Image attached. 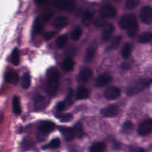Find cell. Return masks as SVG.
<instances>
[{
  "instance_id": "obj_45",
  "label": "cell",
  "mask_w": 152,
  "mask_h": 152,
  "mask_svg": "<svg viewBox=\"0 0 152 152\" xmlns=\"http://www.w3.org/2000/svg\"><path fill=\"white\" fill-rule=\"evenodd\" d=\"M47 0H34V2L38 4V5H40L42 4L43 3H44L45 2H46Z\"/></svg>"
},
{
  "instance_id": "obj_7",
  "label": "cell",
  "mask_w": 152,
  "mask_h": 152,
  "mask_svg": "<svg viewBox=\"0 0 152 152\" xmlns=\"http://www.w3.org/2000/svg\"><path fill=\"white\" fill-rule=\"evenodd\" d=\"M119 112V107L116 104H111L103 108L100 111V114L106 118L114 117L118 115Z\"/></svg>"
},
{
  "instance_id": "obj_29",
  "label": "cell",
  "mask_w": 152,
  "mask_h": 152,
  "mask_svg": "<svg viewBox=\"0 0 152 152\" xmlns=\"http://www.w3.org/2000/svg\"><path fill=\"white\" fill-rule=\"evenodd\" d=\"M55 117L62 122H69L73 118V116L71 113H58L55 115Z\"/></svg>"
},
{
  "instance_id": "obj_44",
  "label": "cell",
  "mask_w": 152,
  "mask_h": 152,
  "mask_svg": "<svg viewBox=\"0 0 152 152\" xmlns=\"http://www.w3.org/2000/svg\"><path fill=\"white\" fill-rule=\"evenodd\" d=\"M121 68L123 69H128L131 68V64L129 62H123L121 65Z\"/></svg>"
},
{
  "instance_id": "obj_34",
  "label": "cell",
  "mask_w": 152,
  "mask_h": 152,
  "mask_svg": "<svg viewBox=\"0 0 152 152\" xmlns=\"http://www.w3.org/2000/svg\"><path fill=\"white\" fill-rule=\"evenodd\" d=\"M121 40V36H118L115 37L111 41L110 45L108 47V50H113L116 49L118 45H119V43Z\"/></svg>"
},
{
  "instance_id": "obj_6",
  "label": "cell",
  "mask_w": 152,
  "mask_h": 152,
  "mask_svg": "<svg viewBox=\"0 0 152 152\" xmlns=\"http://www.w3.org/2000/svg\"><path fill=\"white\" fill-rule=\"evenodd\" d=\"M55 128V124L49 121H43L39 126V132L42 136H46Z\"/></svg>"
},
{
  "instance_id": "obj_40",
  "label": "cell",
  "mask_w": 152,
  "mask_h": 152,
  "mask_svg": "<svg viewBox=\"0 0 152 152\" xmlns=\"http://www.w3.org/2000/svg\"><path fill=\"white\" fill-rule=\"evenodd\" d=\"M72 90L71 88L69 89V91L67 94V96L64 101V102L66 104V107L67 106H69L70 105L72 104Z\"/></svg>"
},
{
  "instance_id": "obj_28",
  "label": "cell",
  "mask_w": 152,
  "mask_h": 152,
  "mask_svg": "<svg viewBox=\"0 0 152 152\" xmlns=\"http://www.w3.org/2000/svg\"><path fill=\"white\" fill-rule=\"evenodd\" d=\"M11 62L14 66H17L20 64V54L17 48H14L11 53Z\"/></svg>"
},
{
  "instance_id": "obj_21",
  "label": "cell",
  "mask_w": 152,
  "mask_h": 152,
  "mask_svg": "<svg viewBox=\"0 0 152 152\" xmlns=\"http://www.w3.org/2000/svg\"><path fill=\"white\" fill-rule=\"evenodd\" d=\"M60 145H61L60 140L58 138H55L53 140H52L49 142V143L42 146V148L43 149H48V148L56 149L59 148Z\"/></svg>"
},
{
  "instance_id": "obj_23",
  "label": "cell",
  "mask_w": 152,
  "mask_h": 152,
  "mask_svg": "<svg viewBox=\"0 0 152 152\" xmlns=\"http://www.w3.org/2000/svg\"><path fill=\"white\" fill-rule=\"evenodd\" d=\"M134 129V125L132 122L127 121L125 122L122 126V132L125 134H131Z\"/></svg>"
},
{
  "instance_id": "obj_36",
  "label": "cell",
  "mask_w": 152,
  "mask_h": 152,
  "mask_svg": "<svg viewBox=\"0 0 152 152\" xmlns=\"http://www.w3.org/2000/svg\"><path fill=\"white\" fill-rule=\"evenodd\" d=\"M33 30L36 33H40L43 30L42 25L39 18H36L33 24Z\"/></svg>"
},
{
  "instance_id": "obj_26",
  "label": "cell",
  "mask_w": 152,
  "mask_h": 152,
  "mask_svg": "<svg viewBox=\"0 0 152 152\" xmlns=\"http://www.w3.org/2000/svg\"><path fill=\"white\" fill-rule=\"evenodd\" d=\"M68 42V36L66 34H62L59 36L56 40V44L58 48L61 49L63 48L66 44Z\"/></svg>"
},
{
  "instance_id": "obj_18",
  "label": "cell",
  "mask_w": 152,
  "mask_h": 152,
  "mask_svg": "<svg viewBox=\"0 0 152 152\" xmlns=\"http://www.w3.org/2000/svg\"><path fill=\"white\" fill-rule=\"evenodd\" d=\"M89 90L83 86H80L77 88L76 93V98L77 100H83L87 98L89 96Z\"/></svg>"
},
{
  "instance_id": "obj_24",
  "label": "cell",
  "mask_w": 152,
  "mask_h": 152,
  "mask_svg": "<svg viewBox=\"0 0 152 152\" xmlns=\"http://www.w3.org/2000/svg\"><path fill=\"white\" fill-rule=\"evenodd\" d=\"M106 149V144L103 142H98L93 144L90 148V151L91 152H100Z\"/></svg>"
},
{
  "instance_id": "obj_12",
  "label": "cell",
  "mask_w": 152,
  "mask_h": 152,
  "mask_svg": "<svg viewBox=\"0 0 152 152\" xmlns=\"http://www.w3.org/2000/svg\"><path fill=\"white\" fill-rule=\"evenodd\" d=\"M112 80V77L107 73H104L99 75L95 81V86L97 87H104L107 85Z\"/></svg>"
},
{
  "instance_id": "obj_20",
  "label": "cell",
  "mask_w": 152,
  "mask_h": 152,
  "mask_svg": "<svg viewBox=\"0 0 152 152\" xmlns=\"http://www.w3.org/2000/svg\"><path fill=\"white\" fill-rule=\"evenodd\" d=\"M12 109L16 115H20L21 113V107L20 99L17 96H14L12 99Z\"/></svg>"
},
{
  "instance_id": "obj_42",
  "label": "cell",
  "mask_w": 152,
  "mask_h": 152,
  "mask_svg": "<svg viewBox=\"0 0 152 152\" xmlns=\"http://www.w3.org/2000/svg\"><path fill=\"white\" fill-rule=\"evenodd\" d=\"M66 107V104L64 102H59L56 104V109L57 111L58 112H62L64 110H65Z\"/></svg>"
},
{
  "instance_id": "obj_4",
  "label": "cell",
  "mask_w": 152,
  "mask_h": 152,
  "mask_svg": "<svg viewBox=\"0 0 152 152\" xmlns=\"http://www.w3.org/2000/svg\"><path fill=\"white\" fill-rule=\"evenodd\" d=\"M152 132V119H147L140 124L138 128V133L141 136H145Z\"/></svg>"
},
{
  "instance_id": "obj_37",
  "label": "cell",
  "mask_w": 152,
  "mask_h": 152,
  "mask_svg": "<svg viewBox=\"0 0 152 152\" xmlns=\"http://www.w3.org/2000/svg\"><path fill=\"white\" fill-rule=\"evenodd\" d=\"M53 15V11L51 10H46L43 11L42 15V19L43 21H48Z\"/></svg>"
},
{
  "instance_id": "obj_5",
  "label": "cell",
  "mask_w": 152,
  "mask_h": 152,
  "mask_svg": "<svg viewBox=\"0 0 152 152\" xmlns=\"http://www.w3.org/2000/svg\"><path fill=\"white\" fill-rule=\"evenodd\" d=\"M141 21L145 24H150L152 23V8L148 6L144 7L140 14Z\"/></svg>"
},
{
  "instance_id": "obj_8",
  "label": "cell",
  "mask_w": 152,
  "mask_h": 152,
  "mask_svg": "<svg viewBox=\"0 0 152 152\" xmlns=\"http://www.w3.org/2000/svg\"><path fill=\"white\" fill-rule=\"evenodd\" d=\"M121 94V90L115 86L108 87L104 92V97L108 100H113L117 99Z\"/></svg>"
},
{
  "instance_id": "obj_33",
  "label": "cell",
  "mask_w": 152,
  "mask_h": 152,
  "mask_svg": "<svg viewBox=\"0 0 152 152\" xmlns=\"http://www.w3.org/2000/svg\"><path fill=\"white\" fill-rule=\"evenodd\" d=\"M131 51H132V48L130 44H126L124 48H122V52H121V55L124 58H128L131 53Z\"/></svg>"
},
{
  "instance_id": "obj_14",
  "label": "cell",
  "mask_w": 152,
  "mask_h": 152,
  "mask_svg": "<svg viewBox=\"0 0 152 152\" xmlns=\"http://www.w3.org/2000/svg\"><path fill=\"white\" fill-rule=\"evenodd\" d=\"M115 28L114 26L112 24H107L106 25L104 26V27L103 30L102 31V39L104 41H106L109 40Z\"/></svg>"
},
{
  "instance_id": "obj_1",
  "label": "cell",
  "mask_w": 152,
  "mask_h": 152,
  "mask_svg": "<svg viewBox=\"0 0 152 152\" xmlns=\"http://www.w3.org/2000/svg\"><path fill=\"white\" fill-rule=\"evenodd\" d=\"M48 86L47 91L50 96H54L56 93L60 78L59 72L55 68H50L48 71Z\"/></svg>"
},
{
  "instance_id": "obj_32",
  "label": "cell",
  "mask_w": 152,
  "mask_h": 152,
  "mask_svg": "<svg viewBox=\"0 0 152 152\" xmlns=\"http://www.w3.org/2000/svg\"><path fill=\"white\" fill-rule=\"evenodd\" d=\"M82 29L80 27H75L71 32V37L72 39L74 40H77L78 39H79V38L82 34Z\"/></svg>"
},
{
  "instance_id": "obj_2",
  "label": "cell",
  "mask_w": 152,
  "mask_h": 152,
  "mask_svg": "<svg viewBox=\"0 0 152 152\" xmlns=\"http://www.w3.org/2000/svg\"><path fill=\"white\" fill-rule=\"evenodd\" d=\"M152 83V79H139L132 82L126 88V94L128 96L135 95Z\"/></svg>"
},
{
  "instance_id": "obj_27",
  "label": "cell",
  "mask_w": 152,
  "mask_h": 152,
  "mask_svg": "<svg viewBox=\"0 0 152 152\" xmlns=\"http://www.w3.org/2000/svg\"><path fill=\"white\" fill-rule=\"evenodd\" d=\"M96 49L95 46H91L87 49L85 56V61L87 62H91L93 59L96 53Z\"/></svg>"
},
{
  "instance_id": "obj_11",
  "label": "cell",
  "mask_w": 152,
  "mask_h": 152,
  "mask_svg": "<svg viewBox=\"0 0 152 152\" xmlns=\"http://www.w3.org/2000/svg\"><path fill=\"white\" fill-rule=\"evenodd\" d=\"M33 104L34 108L36 110H40L43 109L46 105L45 97L38 93L35 94L33 97Z\"/></svg>"
},
{
  "instance_id": "obj_10",
  "label": "cell",
  "mask_w": 152,
  "mask_h": 152,
  "mask_svg": "<svg viewBox=\"0 0 152 152\" xmlns=\"http://www.w3.org/2000/svg\"><path fill=\"white\" fill-rule=\"evenodd\" d=\"M116 8L110 5H106L102 7L100 9V15L105 18L113 17L116 14Z\"/></svg>"
},
{
  "instance_id": "obj_19",
  "label": "cell",
  "mask_w": 152,
  "mask_h": 152,
  "mask_svg": "<svg viewBox=\"0 0 152 152\" xmlns=\"http://www.w3.org/2000/svg\"><path fill=\"white\" fill-rule=\"evenodd\" d=\"M75 137L78 138H81L84 135V131L83 129V124L80 122L76 123L72 128Z\"/></svg>"
},
{
  "instance_id": "obj_22",
  "label": "cell",
  "mask_w": 152,
  "mask_h": 152,
  "mask_svg": "<svg viewBox=\"0 0 152 152\" xmlns=\"http://www.w3.org/2000/svg\"><path fill=\"white\" fill-rule=\"evenodd\" d=\"M152 40V33L144 32L141 34L138 39V41L140 43H147Z\"/></svg>"
},
{
  "instance_id": "obj_25",
  "label": "cell",
  "mask_w": 152,
  "mask_h": 152,
  "mask_svg": "<svg viewBox=\"0 0 152 152\" xmlns=\"http://www.w3.org/2000/svg\"><path fill=\"white\" fill-rule=\"evenodd\" d=\"M93 13L90 11H86L82 18V23L86 26H89L93 20Z\"/></svg>"
},
{
  "instance_id": "obj_17",
  "label": "cell",
  "mask_w": 152,
  "mask_h": 152,
  "mask_svg": "<svg viewBox=\"0 0 152 152\" xmlns=\"http://www.w3.org/2000/svg\"><path fill=\"white\" fill-rule=\"evenodd\" d=\"M74 66V62L72 59L67 58L65 59L61 64V68L65 72H69L72 71Z\"/></svg>"
},
{
  "instance_id": "obj_16",
  "label": "cell",
  "mask_w": 152,
  "mask_h": 152,
  "mask_svg": "<svg viewBox=\"0 0 152 152\" xmlns=\"http://www.w3.org/2000/svg\"><path fill=\"white\" fill-rule=\"evenodd\" d=\"M68 24V20L64 16L57 17L53 22V25L55 28H62L66 26Z\"/></svg>"
},
{
  "instance_id": "obj_35",
  "label": "cell",
  "mask_w": 152,
  "mask_h": 152,
  "mask_svg": "<svg viewBox=\"0 0 152 152\" xmlns=\"http://www.w3.org/2000/svg\"><path fill=\"white\" fill-rule=\"evenodd\" d=\"M94 24L97 27H101L104 26L105 25L107 24L106 18L100 15V17H97L96 19V20H95V21L94 23Z\"/></svg>"
},
{
  "instance_id": "obj_39",
  "label": "cell",
  "mask_w": 152,
  "mask_h": 152,
  "mask_svg": "<svg viewBox=\"0 0 152 152\" xmlns=\"http://www.w3.org/2000/svg\"><path fill=\"white\" fill-rule=\"evenodd\" d=\"M127 34L129 37H132L135 35L137 32L138 30V23L134 25L132 27H131L130 28L127 30Z\"/></svg>"
},
{
  "instance_id": "obj_30",
  "label": "cell",
  "mask_w": 152,
  "mask_h": 152,
  "mask_svg": "<svg viewBox=\"0 0 152 152\" xmlns=\"http://www.w3.org/2000/svg\"><path fill=\"white\" fill-rule=\"evenodd\" d=\"M31 84V78L30 75L26 72L23 74L21 80V87L24 89H27Z\"/></svg>"
},
{
  "instance_id": "obj_13",
  "label": "cell",
  "mask_w": 152,
  "mask_h": 152,
  "mask_svg": "<svg viewBox=\"0 0 152 152\" xmlns=\"http://www.w3.org/2000/svg\"><path fill=\"white\" fill-rule=\"evenodd\" d=\"M93 75V71L91 69L88 67L83 68L79 73V80L81 82L86 83L91 77Z\"/></svg>"
},
{
  "instance_id": "obj_38",
  "label": "cell",
  "mask_w": 152,
  "mask_h": 152,
  "mask_svg": "<svg viewBox=\"0 0 152 152\" xmlns=\"http://www.w3.org/2000/svg\"><path fill=\"white\" fill-rule=\"evenodd\" d=\"M140 0H126L125 7L128 10L135 8L138 4Z\"/></svg>"
},
{
  "instance_id": "obj_3",
  "label": "cell",
  "mask_w": 152,
  "mask_h": 152,
  "mask_svg": "<svg viewBox=\"0 0 152 152\" xmlns=\"http://www.w3.org/2000/svg\"><path fill=\"white\" fill-rule=\"evenodd\" d=\"M137 23L135 15L133 14H125L119 20V25L124 30H128Z\"/></svg>"
},
{
  "instance_id": "obj_15",
  "label": "cell",
  "mask_w": 152,
  "mask_h": 152,
  "mask_svg": "<svg viewBox=\"0 0 152 152\" xmlns=\"http://www.w3.org/2000/svg\"><path fill=\"white\" fill-rule=\"evenodd\" d=\"M5 80L9 84H16L18 81V74L15 71H8L5 74Z\"/></svg>"
},
{
  "instance_id": "obj_43",
  "label": "cell",
  "mask_w": 152,
  "mask_h": 152,
  "mask_svg": "<svg viewBox=\"0 0 152 152\" xmlns=\"http://www.w3.org/2000/svg\"><path fill=\"white\" fill-rule=\"evenodd\" d=\"M55 34V33L53 31H49V32H47L46 33L44 36H43V38L45 40H50L52 38H53L54 37Z\"/></svg>"
},
{
  "instance_id": "obj_31",
  "label": "cell",
  "mask_w": 152,
  "mask_h": 152,
  "mask_svg": "<svg viewBox=\"0 0 152 152\" xmlns=\"http://www.w3.org/2000/svg\"><path fill=\"white\" fill-rule=\"evenodd\" d=\"M75 2L74 0H65L62 7V10L71 11L74 8Z\"/></svg>"
},
{
  "instance_id": "obj_9",
  "label": "cell",
  "mask_w": 152,
  "mask_h": 152,
  "mask_svg": "<svg viewBox=\"0 0 152 152\" xmlns=\"http://www.w3.org/2000/svg\"><path fill=\"white\" fill-rule=\"evenodd\" d=\"M58 128L66 141H71L75 137L73 128L65 126H59Z\"/></svg>"
},
{
  "instance_id": "obj_41",
  "label": "cell",
  "mask_w": 152,
  "mask_h": 152,
  "mask_svg": "<svg viewBox=\"0 0 152 152\" xmlns=\"http://www.w3.org/2000/svg\"><path fill=\"white\" fill-rule=\"evenodd\" d=\"M64 1L65 0H53V5L55 8L59 10H62Z\"/></svg>"
}]
</instances>
